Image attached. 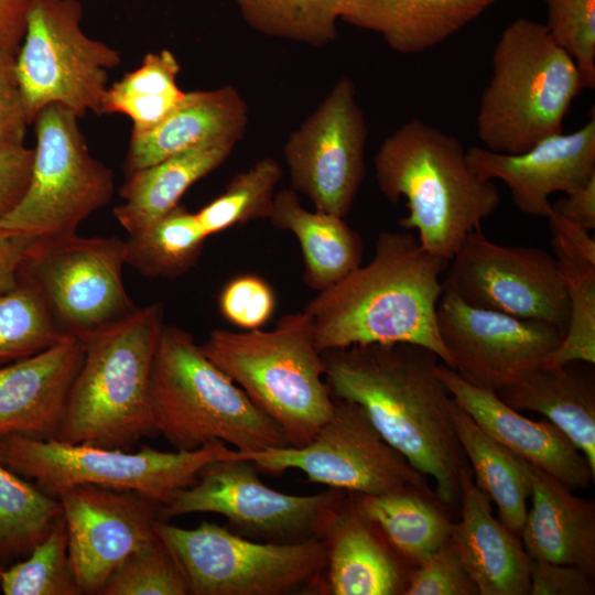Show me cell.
I'll return each mask as SVG.
<instances>
[{"instance_id":"obj_1","label":"cell","mask_w":595,"mask_h":595,"mask_svg":"<svg viewBox=\"0 0 595 595\" xmlns=\"http://www.w3.org/2000/svg\"><path fill=\"white\" fill-rule=\"evenodd\" d=\"M322 356L331 394L359 404L380 435L435 480L440 500L455 505L468 466L451 421L452 396L435 371L440 358L410 343L353 345Z\"/></svg>"},{"instance_id":"obj_2","label":"cell","mask_w":595,"mask_h":595,"mask_svg":"<svg viewBox=\"0 0 595 595\" xmlns=\"http://www.w3.org/2000/svg\"><path fill=\"white\" fill-rule=\"evenodd\" d=\"M450 261L425 251L408 232L382 231L372 259L317 294L303 311L323 353L353 345L410 343L453 369L436 321Z\"/></svg>"},{"instance_id":"obj_3","label":"cell","mask_w":595,"mask_h":595,"mask_svg":"<svg viewBox=\"0 0 595 595\" xmlns=\"http://www.w3.org/2000/svg\"><path fill=\"white\" fill-rule=\"evenodd\" d=\"M374 165L383 196L394 204L405 199L400 225L416 230L425 251L448 261L500 205L498 187L473 170L461 141L418 118L383 140Z\"/></svg>"},{"instance_id":"obj_4","label":"cell","mask_w":595,"mask_h":595,"mask_svg":"<svg viewBox=\"0 0 595 595\" xmlns=\"http://www.w3.org/2000/svg\"><path fill=\"white\" fill-rule=\"evenodd\" d=\"M149 404L156 434L176 451L212 442L239 452L289 446L280 428L195 343L191 333L163 326L150 376Z\"/></svg>"},{"instance_id":"obj_5","label":"cell","mask_w":595,"mask_h":595,"mask_svg":"<svg viewBox=\"0 0 595 595\" xmlns=\"http://www.w3.org/2000/svg\"><path fill=\"white\" fill-rule=\"evenodd\" d=\"M198 346L280 428L289 446L309 444L331 418L325 363L304 311L284 314L270 331L214 329Z\"/></svg>"},{"instance_id":"obj_6","label":"cell","mask_w":595,"mask_h":595,"mask_svg":"<svg viewBox=\"0 0 595 595\" xmlns=\"http://www.w3.org/2000/svg\"><path fill=\"white\" fill-rule=\"evenodd\" d=\"M164 306L153 303L82 342L84 358L55 440L125 450L156 434L149 404Z\"/></svg>"},{"instance_id":"obj_7","label":"cell","mask_w":595,"mask_h":595,"mask_svg":"<svg viewBox=\"0 0 595 595\" xmlns=\"http://www.w3.org/2000/svg\"><path fill=\"white\" fill-rule=\"evenodd\" d=\"M585 88L571 55L544 23L518 18L500 33L482 93L476 131L484 148L519 154L563 132L574 99Z\"/></svg>"},{"instance_id":"obj_8","label":"cell","mask_w":595,"mask_h":595,"mask_svg":"<svg viewBox=\"0 0 595 595\" xmlns=\"http://www.w3.org/2000/svg\"><path fill=\"white\" fill-rule=\"evenodd\" d=\"M227 448L225 443L212 442L193 451L162 452L142 445L130 453L10 434L0 439V463L54 497L67 487L96 485L131 490L164 506Z\"/></svg>"},{"instance_id":"obj_9","label":"cell","mask_w":595,"mask_h":595,"mask_svg":"<svg viewBox=\"0 0 595 595\" xmlns=\"http://www.w3.org/2000/svg\"><path fill=\"white\" fill-rule=\"evenodd\" d=\"M33 122L29 185L0 219V232L28 240L75 235L83 220L111 201L113 173L91 155L78 117L64 106H46Z\"/></svg>"},{"instance_id":"obj_10","label":"cell","mask_w":595,"mask_h":595,"mask_svg":"<svg viewBox=\"0 0 595 595\" xmlns=\"http://www.w3.org/2000/svg\"><path fill=\"white\" fill-rule=\"evenodd\" d=\"M154 529L186 578L191 595H283L315 586L326 570L321 538L252 541L213 522L186 529L159 519Z\"/></svg>"},{"instance_id":"obj_11","label":"cell","mask_w":595,"mask_h":595,"mask_svg":"<svg viewBox=\"0 0 595 595\" xmlns=\"http://www.w3.org/2000/svg\"><path fill=\"white\" fill-rule=\"evenodd\" d=\"M79 0H32L25 34L15 57L17 74L30 123L48 105L58 104L78 118L102 115L109 71L121 54L82 29Z\"/></svg>"},{"instance_id":"obj_12","label":"cell","mask_w":595,"mask_h":595,"mask_svg":"<svg viewBox=\"0 0 595 595\" xmlns=\"http://www.w3.org/2000/svg\"><path fill=\"white\" fill-rule=\"evenodd\" d=\"M226 452L221 458L206 464L192 486L180 489L161 506L163 520L188 513H218L242 537L298 543L322 538L331 518L348 497L345 490L336 488L306 496L278 491L260 480L252 462L228 456Z\"/></svg>"},{"instance_id":"obj_13","label":"cell","mask_w":595,"mask_h":595,"mask_svg":"<svg viewBox=\"0 0 595 595\" xmlns=\"http://www.w3.org/2000/svg\"><path fill=\"white\" fill-rule=\"evenodd\" d=\"M126 253V240L117 237L33 240L19 275L37 290L62 332L83 340L137 310L122 281Z\"/></svg>"},{"instance_id":"obj_14","label":"cell","mask_w":595,"mask_h":595,"mask_svg":"<svg viewBox=\"0 0 595 595\" xmlns=\"http://www.w3.org/2000/svg\"><path fill=\"white\" fill-rule=\"evenodd\" d=\"M333 399L331 418L305 446L258 452L228 448L226 455L248 459L269 474L299 469L310 483L348 494L383 495L405 488L432 491L426 476L380 435L359 404Z\"/></svg>"},{"instance_id":"obj_15","label":"cell","mask_w":595,"mask_h":595,"mask_svg":"<svg viewBox=\"0 0 595 595\" xmlns=\"http://www.w3.org/2000/svg\"><path fill=\"white\" fill-rule=\"evenodd\" d=\"M443 285L474 307L550 324L565 334V282L555 257L542 248L499 245L477 228L450 261Z\"/></svg>"},{"instance_id":"obj_16","label":"cell","mask_w":595,"mask_h":595,"mask_svg":"<svg viewBox=\"0 0 595 595\" xmlns=\"http://www.w3.org/2000/svg\"><path fill=\"white\" fill-rule=\"evenodd\" d=\"M366 140L355 84L343 77L284 143L292 190L315 209L344 218L365 176Z\"/></svg>"},{"instance_id":"obj_17","label":"cell","mask_w":595,"mask_h":595,"mask_svg":"<svg viewBox=\"0 0 595 595\" xmlns=\"http://www.w3.org/2000/svg\"><path fill=\"white\" fill-rule=\"evenodd\" d=\"M436 321L453 370L496 393L540 369L564 337L556 326L468 305L445 288Z\"/></svg>"},{"instance_id":"obj_18","label":"cell","mask_w":595,"mask_h":595,"mask_svg":"<svg viewBox=\"0 0 595 595\" xmlns=\"http://www.w3.org/2000/svg\"><path fill=\"white\" fill-rule=\"evenodd\" d=\"M72 572L83 594H98L132 552L159 539L161 505L131 490L76 485L57 495Z\"/></svg>"},{"instance_id":"obj_19","label":"cell","mask_w":595,"mask_h":595,"mask_svg":"<svg viewBox=\"0 0 595 595\" xmlns=\"http://www.w3.org/2000/svg\"><path fill=\"white\" fill-rule=\"evenodd\" d=\"M466 158L482 177L502 181L519 210L549 218L553 193L570 194L595 176V117L574 132L550 136L519 154L472 147Z\"/></svg>"},{"instance_id":"obj_20","label":"cell","mask_w":595,"mask_h":595,"mask_svg":"<svg viewBox=\"0 0 595 595\" xmlns=\"http://www.w3.org/2000/svg\"><path fill=\"white\" fill-rule=\"evenodd\" d=\"M435 371L453 399L501 446L572 490L591 486L595 473L586 457L550 421H534L523 416L496 392L469 383L442 361Z\"/></svg>"},{"instance_id":"obj_21","label":"cell","mask_w":595,"mask_h":595,"mask_svg":"<svg viewBox=\"0 0 595 595\" xmlns=\"http://www.w3.org/2000/svg\"><path fill=\"white\" fill-rule=\"evenodd\" d=\"M83 358V342L66 336L0 367V439L10 434L54 439Z\"/></svg>"},{"instance_id":"obj_22","label":"cell","mask_w":595,"mask_h":595,"mask_svg":"<svg viewBox=\"0 0 595 595\" xmlns=\"http://www.w3.org/2000/svg\"><path fill=\"white\" fill-rule=\"evenodd\" d=\"M461 520L448 538L479 595H529L530 561L519 534L493 515L470 468L459 474Z\"/></svg>"},{"instance_id":"obj_23","label":"cell","mask_w":595,"mask_h":595,"mask_svg":"<svg viewBox=\"0 0 595 595\" xmlns=\"http://www.w3.org/2000/svg\"><path fill=\"white\" fill-rule=\"evenodd\" d=\"M248 108L231 85L186 91L176 108L155 127L131 133L126 175L193 148L231 142L245 136Z\"/></svg>"},{"instance_id":"obj_24","label":"cell","mask_w":595,"mask_h":595,"mask_svg":"<svg viewBox=\"0 0 595 595\" xmlns=\"http://www.w3.org/2000/svg\"><path fill=\"white\" fill-rule=\"evenodd\" d=\"M518 457V456H517ZM531 488L519 537L531 560L580 567L595 575V507L538 466L518 457Z\"/></svg>"},{"instance_id":"obj_25","label":"cell","mask_w":595,"mask_h":595,"mask_svg":"<svg viewBox=\"0 0 595 595\" xmlns=\"http://www.w3.org/2000/svg\"><path fill=\"white\" fill-rule=\"evenodd\" d=\"M321 539L331 594H403L407 580L400 556L356 510L350 496L335 511Z\"/></svg>"},{"instance_id":"obj_26","label":"cell","mask_w":595,"mask_h":595,"mask_svg":"<svg viewBox=\"0 0 595 595\" xmlns=\"http://www.w3.org/2000/svg\"><path fill=\"white\" fill-rule=\"evenodd\" d=\"M496 0H349L342 20L378 33L409 55L437 46L480 17Z\"/></svg>"},{"instance_id":"obj_27","label":"cell","mask_w":595,"mask_h":595,"mask_svg":"<svg viewBox=\"0 0 595 595\" xmlns=\"http://www.w3.org/2000/svg\"><path fill=\"white\" fill-rule=\"evenodd\" d=\"M269 220L299 240L304 261L303 280L317 292L336 284L361 264V236L343 217L304 208L292 188L275 193Z\"/></svg>"},{"instance_id":"obj_28","label":"cell","mask_w":595,"mask_h":595,"mask_svg":"<svg viewBox=\"0 0 595 595\" xmlns=\"http://www.w3.org/2000/svg\"><path fill=\"white\" fill-rule=\"evenodd\" d=\"M235 147L218 142L193 148L127 175L119 192L122 203L113 208L117 221L129 235L145 229L177 206L194 183L219 167Z\"/></svg>"},{"instance_id":"obj_29","label":"cell","mask_w":595,"mask_h":595,"mask_svg":"<svg viewBox=\"0 0 595 595\" xmlns=\"http://www.w3.org/2000/svg\"><path fill=\"white\" fill-rule=\"evenodd\" d=\"M552 249L565 282L570 320L564 337L543 368L595 364V239L591 231L552 212Z\"/></svg>"},{"instance_id":"obj_30","label":"cell","mask_w":595,"mask_h":595,"mask_svg":"<svg viewBox=\"0 0 595 595\" xmlns=\"http://www.w3.org/2000/svg\"><path fill=\"white\" fill-rule=\"evenodd\" d=\"M515 410L544 415L586 457L595 473V382L589 372L543 368L497 392Z\"/></svg>"},{"instance_id":"obj_31","label":"cell","mask_w":595,"mask_h":595,"mask_svg":"<svg viewBox=\"0 0 595 595\" xmlns=\"http://www.w3.org/2000/svg\"><path fill=\"white\" fill-rule=\"evenodd\" d=\"M350 497L356 510L379 530L400 559L414 566L451 536L454 522L433 491L405 488Z\"/></svg>"},{"instance_id":"obj_32","label":"cell","mask_w":595,"mask_h":595,"mask_svg":"<svg viewBox=\"0 0 595 595\" xmlns=\"http://www.w3.org/2000/svg\"><path fill=\"white\" fill-rule=\"evenodd\" d=\"M450 415L475 484L496 504L500 520L520 534L531 488L518 457L486 434L453 397Z\"/></svg>"},{"instance_id":"obj_33","label":"cell","mask_w":595,"mask_h":595,"mask_svg":"<svg viewBox=\"0 0 595 595\" xmlns=\"http://www.w3.org/2000/svg\"><path fill=\"white\" fill-rule=\"evenodd\" d=\"M180 69V63L170 50L148 53L139 67L108 87L102 100V115L129 117L133 132L155 127L185 96L186 91L176 83Z\"/></svg>"},{"instance_id":"obj_34","label":"cell","mask_w":595,"mask_h":595,"mask_svg":"<svg viewBox=\"0 0 595 595\" xmlns=\"http://www.w3.org/2000/svg\"><path fill=\"white\" fill-rule=\"evenodd\" d=\"M207 236L183 205L126 240V264L152 279H175L198 260Z\"/></svg>"},{"instance_id":"obj_35","label":"cell","mask_w":595,"mask_h":595,"mask_svg":"<svg viewBox=\"0 0 595 595\" xmlns=\"http://www.w3.org/2000/svg\"><path fill=\"white\" fill-rule=\"evenodd\" d=\"M62 516L57 497L0 463V561L30 553Z\"/></svg>"},{"instance_id":"obj_36","label":"cell","mask_w":595,"mask_h":595,"mask_svg":"<svg viewBox=\"0 0 595 595\" xmlns=\"http://www.w3.org/2000/svg\"><path fill=\"white\" fill-rule=\"evenodd\" d=\"M245 21L262 34L313 47L333 42L349 0H234Z\"/></svg>"},{"instance_id":"obj_37","label":"cell","mask_w":595,"mask_h":595,"mask_svg":"<svg viewBox=\"0 0 595 595\" xmlns=\"http://www.w3.org/2000/svg\"><path fill=\"white\" fill-rule=\"evenodd\" d=\"M283 175L272 158L257 161L247 171L236 174L226 190L195 213L207 237L252 220L269 219L274 190Z\"/></svg>"},{"instance_id":"obj_38","label":"cell","mask_w":595,"mask_h":595,"mask_svg":"<svg viewBox=\"0 0 595 595\" xmlns=\"http://www.w3.org/2000/svg\"><path fill=\"white\" fill-rule=\"evenodd\" d=\"M66 336L29 281L19 275L15 285L0 291V365L40 353Z\"/></svg>"},{"instance_id":"obj_39","label":"cell","mask_w":595,"mask_h":595,"mask_svg":"<svg viewBox=\"0 0 595 595\" xmlns=\"http://www.w3.org/2000/svg\"><path fill=\"white\" fill-rule=\"evenodd\" d=\"M29 554L24 561L3 570L0 586L4 595L83 594L71 569L63 516Z\"/></svg>"},{"instance_id":"obj_40","label":"cell","mask_w":595,"mask_h":595,"mask_svg":"<svg viewBox=\"0 0 595 595\" xmlns=\"http://www.w3.org/2000/svg\"><path fill=\"white\" fill-rule=\"evenodd\" d=\"M99 595H187L175 556L159 538L129 554L109 575Z\"/></svg>"},{"instance_id":"obj_41","label":"cell","mask_w":595,"mask_h":595,"mask_svg":"<svg viewBox=\"0 0 595 595\" xmlns=\"http://www.w3.org/2000/svg\"><path fill=\"white\" fill-rule=\"evenodd\" d=\"M544 23L577 65L585 88L595 87V0H543Z\"/></svg>"},{"instance_id":"obj_42","label":"cell","mask_w":595,"mask_h":595,"mask_svg":"<svg viewBox=\"0 0 595 595\" xmlns=\"http://www.w3.org/2000/svg\"><path fill=\"white\" fill-rule=\"evenodd\" d=\"M403 594L479 595L448 539L414 566Z\"/></svg>"},{"instance_id":"obj_43","label":"cell","mask_w":595,"mask_h":595,"mask_svg":"<svg viewBox=\"0 0 595 595\" xmlns=\"http://www.w3.org/2000/svg\"><path fill=\"white\" fill-rule=\"evenodd\" d=\"M218 309L229 323L245 331L259 329L272 317L275 294L256 274H241L228 281L218 296Z\"/></svg>"},{"instance_id":"obj_44","label":"cell","mask_w":595,"mask_h":595,"mask_svg":"<svg viewBox=\"0 0 595 595\" xmlns=\"http://www.w3.org/2000/svg\"><path fill=\"white\" fill-rule=\"evenodd\" d=\"M28 125L15 56L0 47V148L23 144Z\"/></svg>"},{"instance_id":"obj_45","label":"cell","mask_w":595,"mask_h":595,"mask_svg":"<svg viewBox=\"0 0 595 595\" xmlns=\"http://www.w3.org/2000/svg\"><path fill=\"white\" fill-rule=\"evenodd\" d=\"M594 576L566 564L530 561L529 595H593Z\"/></svg>"},{"instance_id":"obj_46","label":"cell","mask_w":595,"mask_h":595,"mask_svg":"<svg viewBox=\"0 0 595 595\" xmlns=\"http://www.w3.org/2000/svg\"><path fill=\"white\" fill-rule=\"evenodd\" d=\"M33 149L24 144L0 148V219L21 201L29 185Z\"/></svg>"},{"instance_id":"obj_47","label":"cell","mask_w":595,"mask_h":595,"mask_svg":"<svg viewBox=\"0 0 595 595\" xmlns=\"http://www.w3.org/2000/svg\"><path fill=\"white\" fill-rule=\"evenodd\" d=\"M555 204L552 210L588 231L595 228V176L586 184L570 194H565Z\"/></svg>"},{"instance_id":"obj_48","label":"cell","mask_w":595,"mask_h":595,"mask_svg":"<svg viewBox=\"0 0 595 595\" xmlns=\"http://www.w3.org/2000/svg\"><path fill=\"white\" fill-rule=\"evenodd\" d=\"M32 0H0V47L17 57Z\"/></svg>"},{"instance_id":"obj_49","label":"cell","mask_w":595,"mask_h":595,"mask_svg":"<svg viewBox=\"0 0 595 595\" xmlns=\"http://www.w3.org/2000/svg\"><path fill=\"white\" fill-rule=\"evenodd\" d=\"M32 241L0 232V291L18 282L20 267Z\"/></svg>"},{"instance_id":"obj_50","label":"cell","mask_w":595,"mask_h":595,"mask_svg":"<svg viewBox=\"0 0 595 595\" xmlns=\"http://www.w3.org/2000/svg\"><path fill=\"white\" fill-rule=\"evenodd\" d=\"M3 570H4V567L0 564V583H1V576H2Z\"/></svg>"}]
</instances>
